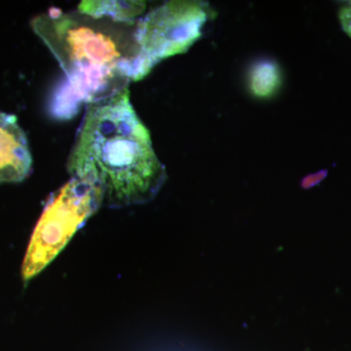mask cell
Listing matches in <instances>:
<instances>
[{"label":"cell","instance_id":"obj_5","mask_svg":"<svg viewBox=\"0 0 351 351\" xmlns=\"http://www.w3.org/2000/svg\"><path fill=\"white\" fill-rule=\"evenodd\" d=\"M32 172L27 136L17 117L0 110V184L25 181Z\"/></svg>","mask_w":351,"mask_h":351},{"label":"cell","instance_id":"obj_1","mask_svg":"<svg viewBox=\"0 0 351 351\" xmlns=\"http://www.w3.org/2000/svg\"><path fill=\"white\" fill-rule=\"evenodd\" d=\"M68 171L99 191L103 206H133L156 197L167 175L128 88L86 106Z\"/></svg>","mask_w":351,"mask_h":351},{"label":"cell","instance_id":"obj_7","mask_svg":"<svg viewBox=\"0 0 351 351\" xmlns=\"http://www.w3.org/2000/svg\"><path fill=\"white\" fill-rule=\"evenodd\" d=\"M249 85L252 93L258 98H270L280 87V69L272 62H261L252 68Z\"/></svg>","mask_w":351,"mask_h":351},{"label":"cell","instance_id":"obj_2","mask_svg":"<svg viewBox=\"0 0 351 351\" xmlns=\"http://www.w3.org/2000/svg\"><path fill=\"white\" fill-rule=\"evenodd\" d=\"M136 25L58 8H50L32 20V29L66 75L50 100L53 117L73 119L82 105L128 88L138 54Z\"/></svg>","mask_w":351,"mask_h":351},{"label":"cell","instance_id":"obj_3","mask_svg":"<svg viewBox=\"0 0 351 351\" xmlns=\"http://www.w3.org/2000/svg\"><path fill=\"white\" fill-rule=\"evenodd\" d=\"M101 207L99 191L76 178L53 193L32 232L23 262V280L29 282L40 274Z\"/></svg>","mask_w":351,"mask_h":351},{"label":"cell","instance_id":"obj_6","mask_svg":"<svg viewBox=\"0 0 351 351\" xmlns=\"http://www.w3.org/2000/svg\"><path fill=\"white\" fill-rule=\"evenodd\" d=\"M145 1H82L77 10L93 16H104L119 22L134 24L145 15Z\"/></svg>","mask_w":351,"mask_h":351},{"label":"cell","instance_id":"obj_8","mask_svg":"<svg viewBox=\"0 0 351 351\" xmlns=\"http://www.w3.org/2000/svg\"><path fill=\"white\" fill-rule=\"evenodd\" d=\"M339 21L343 31L351 38V2L339 11Z\"/></svg>","mask_w":351,"mask_h":351},{"label":"cell","instance_id":"obj_4","mask_svg":"<svg viewBox=\"0 0 351 351\" xmlns=\"http://www.w3.org/2000/svg\"><path fill=\"white\" fill-rule=\"evenodd\" d=\"M211 18L200 1H168L138 20L135 39L138 54L133 82L143 80L163 60L186 52L202 36Z\"/></svg>","mask_w":351,"mask_h":351}]
</instances>
